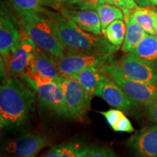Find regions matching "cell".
Masks as SVG:
<instances>
[{
    "mask_svg": "<svg viewBox=\"0 0 157 157\" xmlns=\"http://www.w3.org/2000/svg\"><path fill=\"white\" fill-rule=\"evenodd\" d=\"M35 90L18 78L8 76L0 87V126L11 130L28 122L34 110Z\"/></svg>",
    "mask_w": 157,
    "mask_h": 157,
    "instance_id": "1",
    "label": "cell"
},
{
    "mask_svg": "<svg viewBox=\"0 0 157 157\" xmlns=\"http://www.w3.org/2000/svg\"><path fill=\"white\" fill-rule=\"evenodd\" d=\"M48 17L68 53L111 54L119 49L109 43L103 35L82 30L71 20L46 11Z\"/></svg>",
    "mask_w": 157,
    "mask_h": 157,
    "instance_id": "2",
    "label": "cell"
},
{
    "mask_svg": "<svg viewBox=\"0 0 157 157\" xmlns=\"http://www.w3.org/2000/svg\"><path fill=\"white\" fill-rule=\"evenodd\" d=\"M41 13L17 15L20 26L34 41L37 48L52 55L56 59L62 58L65 56L66 49L48 17H44Z\"/></svg>",
    "mask_w": 157,
    "mask_h": 157,
    "instance_id": "3",
    "label": "cell"
},
{
    "mask_svg": "<svg viewBox=\"0 0 157 157\" xmlns=\"http://www.w3.org/2000/svg\"><path fill=\"white\" fill-rule=\"evenodd\" d=\"M102 70L133 101L144 108L157 98V83H145L131 79L121 72L117 62L105 65Z\"/></svg>",
    "mask_w": 157,
    "mask_h": 157,
    "instance_id": "4",
    "label": "cell"
},
{
    "mask_svg": "<svg viewBox=\"0 0 157 157\" xmlns=\"http://www.w3.org/2000/svg\"><path fill=\"white\" fill-rule=\"evenodd\" d=\"M56 58L37 48L25 73L21 76L31 87L56 81L60 77Z\"/></svg>",
    "mask_w": 157,
    "mask_h": 157,
    "instance_id": "5",
    "label": "cell"
},
{
    "mask_svg": "<svg viewBox=\"0 0 157 157\" xmlns=\"http://www.w3.org/2000/svg\"><path fill=\"white\" fill-rule=\"evenodd\" d=\"M57 81L63 90L71 118L77 121L84 120L90 108L91 96L73 78L60 76Z\"/></svg>",
    "mask_w": 157,
    "mask_h": 157,
    "instance_id": "6",
    "label": "cell"
},
{
    "mask_svg": "<svg viewBox=\"0 0 157 157\" xmlns=\"http://www.w3.org/2000/svg\"><path fill=\"white\" fill-rule=\"evenodd\" d=\"M112 62L113 55L111 54L67 53L57 59L59 73L64 77H71L88 68L103 67Z\"/></svg>",
    "mask_w": 157,
    "mask_h": 157,
    "instance_id": "7",
    "label": "cell"
},
{
    "mask_svg": "<svg viewBox=\"0 0 157 157\" xmlns=\"http://www.w3.org/2000/svg\"><path fill=\"white\" fill-rule=\"evenodd\" d=\"M95 95L101 98L109 105L133 117H138L140 109L135 103L114 82L109 78L101 82Z\"/></svg>",
    "mask_w": 157,
    "mask_h": 157,
    "instance_id": "8",
    "label": "cell"
},
{
    "mask_svg": "<svg viewBox=\"0 0 157 157\" xmlns=\"http://www.w3.org/2000/svg\"><path fill=\"white\" fill-rule=\"evenodd\" d=\"M21 36L16 20L11 12L2 4L0 13V53L2 58L9 62Z\"/></svg>",
    "mask_w": 157,
    "mask_h": 157,
    "instance_id": "9",
    "label": "cell"
},
{
    "mask_svg": "<svg viewBox=\"0 0 157 157\" xmlns=\"http://www.w3.org/2000/svg\"><path fill=\"white\" fill-rule=\"evenodd\" d=\"M117 63L121 72L131 79L145 83H157V66L139 58L131 52H127Z\"/></svg>",
    "mask_w": 157,
    "mask_h": 157,
    "instance_id": "10",
    "label": "cell"
},
{
    "mask_svg": "<svg viewBox=\"0 0 157 157\" xmlns=\"http://www.w3.org/2000/svg\"><path fill=\"white\" fill-rule=\"evenodd\" d=\"M43 106L58 117L71 119L65 102L63 93L58 81L32 87Z\"/></svg>",
    "mask_w": 157,
    "mask_h": 157,
    "instance_id": "11",
    "label": "cell"
},
{
    "mask_svg": "<svg viewBox=\"0 0 157 157\" xmlns=\"http://www.w3.org/2000/svg\"><path fill=\"white\" fill-rule=\"evenodd\" d=\"M49 145V141L39 133H27L8 142L5 146L7 154L16 157H36Z\"/></svg>",
    "mask_w": 157,
    "mask_h": 157,
    "instance_id": "12",
    "label": "cell"
},
{
    "mask_svg": "<svg viewBox=\"0 0 157 157\" xmlns=\"http://www.w3.org/2000/svg\"><path fill=\"white\" fill-rule=\"evenodd\" d=\"M36 49V45L30 37L25 34L22 35L8 62L9 76L16 78L22 76L28 68Z\"/></svg>",
    "mask_w": 157,
    "mask_h": 157,
    "instance_id": "13",
    "label": "cell"
},
{
    "mask_svg": "<svg viewBox=\"0 0 157 157\" xmlns=\"http://www.w3.org/2000/svg\"><path fill=\"white\" fill-rule=\"evenodd\" d=\"M127 145L135 157H157V124L132 135Z\"/></svg>",
    "mask_w": 157,
    "mask_h": 157,
    "instance_id": "14",
    "label": "cell"
},
{
    "mask_svg": "<svg viewBox=\"0 0 157 157\" xmlns=\"http://www.w3.org/2000/svg\"><path fill=\"white\" fill-rule=\"evenodd\" d=\"M63 16L71 20L82 30L90 34L101 35V24L97 11L75 10L63 7L60 9Z\"/></svg>",
    "mask_w": 157,
    "mask_h": 157,
    "instance_id": "15",
    "label": "cell"
},
{
    "mask_svg": "<svg viewBox=\"0 0 157 157\" xmlns=\"http://www.w3.org/2000/svg\"><path fill=\"white\" fill-rule=\"evenodd\" d=\"M71 78L76 79L87 93L93 97L95 95L96 90L101 82L106 79L107 76L103 73L102 67H91L74 74Z\"/></svg>",
    "mask_w": 157,
    "mask_h": 157,
    "instance_id": "16",
    "label": "cell"
},
{
    "mask_svg": "<svg viewBox=\"0 0 157 157\" xmlns=\"http://www.w3.org/2000/svg\"><path fill=\"white\" fill-rule=\"evenodd\" d=\"M130 13L131 12L124 14L127 30L121 50L126 53L134 50L147 34L146 31L133 20Z\"/></svg>",
    "mask_w": 157,
    "mask_h": 157,
    "instance_id": "17",
    "label": "cell"
},
{
    "mask_svg": "<svg viewBox=\"0 0 157 157\" xmlns=\"http://www.w3.org/2000/svg\"><path fill=\"white\" fill-rule=\"evenodd\" d=\"M90 148L78 141H71L52 146L42 157H85Z\"/></svg>",
    "mask_w": 157,
    "mask_h": 157,
    "instance_id": "18",
    "label": "cell"
},
{
    "mask_svg": "<svg viewBox=\"0 0 157 157\" xmlns=\"http://www.w3.org/2000/svg\"><path fill=\"white\" fill-rule=\"evenodd\" d=\"M8 5L17 15L25 13H41L45 12L44 6H51L56 8L54 0H7Z\"/></svg>",
    "mask_w": 157,
    "mask_h": 157,
    "instance_id": "19",
    "label": "cell"
},
{
    "mask_svg": "<svg viewBox=\"0 0 157 157\" xmlns=\"http://www.w3.org/2000/svg\"><path fill=\"white\" fill-rule=\"evenodd\" d=\"M133 20L144 30L147 34L155 36L157 13L156 9L150 7H139L131 11Z\"/></svg>",
    "mask_w": 157,
    "mask_h": 157,
    "instance_id": "20",
    "label": "cell"
},
{
    "mask_svg": "<svg viewBox=\"0 0 157 157\" xmlns=\"http://www.w3.org/2000/svg\"><path fill=\"white\" fill-rule=\"evenodd\" d=\"M131 52L139 58L157 66V38L154 35L147 34Z\"/></svg>",
    "mask_w": 157,
    "mask_h": 157,
    "instance_id": "21",
    "label": "cell"
},
{
    "mask_svg": "<svg viewBox=\"0 0 157 157\" xmlns=\"http://www.w3.org/2000/svg\"><path fill=\"white\" fill-rule=\"evenodd\" d=\"M101 24L102 33L116 20H123L124 15L122 10L117 6L104 3L96 9Z\"/></svg>",
    "mask_w": 157,
    "mask_h": 157,
    "instance_id": "22",
    "label": "cell"
},
{
    "mask_svg": "<svg viewBox=\"0 0 157 157\" xmlns=\"http://www.w3.org/2000/svg\"><path fill=\"white\" fill-rule=\"evenodd\" d=\"M126 30V23L123 20H116L105 29L103 35L109 43L119 49L124 41Z\"/></svg>",
    "mask_w": 157,
    "mask_h": 157,
    "instance_id": "23",
    "label": "cell"
},
{
    "mask_svg": "<svg viewBox=\"0 0 157 157\" xmlns=\"http://www.w3.org/2000/svg\"><path fill=\"white\" fill-rule=\"evenodd\" d=\"M105 3L104 0H64V7L75 10H95Z\"/></svg>",
    "mask_w": 157,
    "mask_h": 157,
    "instance_id": "24",
    "label": "cell"
},
{
    "mask_svg": "<svg viewBox=\"0 0 157 157\" xmlns=\"http://www.w3.org/2000/svg\"><path fill=\"white\" fill-rule=\"evenodd\" d=\"M98 112L103 116V117L105 118L109 125L112 129L114 128V127L119 122L121 118L124 115V113L123 111L117 109H111L108 111H98Z\"/></svg>",
    "mask_w": 157,
    "mask_h": 157,
    "instance_id": "25",
    "label": "cell"
},
{
    "mask_svg": "<svg viewBox=\"0 0 157 157\" xmlns=\"http://www.w3.org/2000/svg\"><path fill=\"white\" fill-rule=\"evenodd\" d=\"M85 157H118L111 148L105 146H95L90 149Z\"/></svg>",
    "mask_w": 157,
    "mask_h": 157,
    "instance_id": "26",
    "label": "cell"
},
{
    "mask_svg": "<svg viewBox=\"0 0 157 157\" xmlns=\"http://www.w3.org/2000/svg\"><path fill=\"white\" fill-rule=\"evenodd\" d=\"M113 130H114L115 132H123L128 133L135 132V129L132 126V123L129 121L128 118L125 116V114L121 118V119L117 124V125L113 129Z\"/></svg>",
    "mask_w": 157,
    "mask_h": 157,
    "instance_id": "27",
    "label": "cell"
},
{
    "mask_svg": "<svg viewBox=\"0 0 157 157\" xmlns=\"http://www.w3.org/2000/svg\"><path fill=\"white\" fill-rule=\"evenodd\" d=\"M113 5L120 8L124 14L129 13L137 7L135 0H112Z\"/></svg>",
    "mask_w": 157,
    "mask_h": 157,
    "instance_id": "28",
    "label": "cell"
},
{
    "mask_svg": "<svg viewBox=\"0 0 157 157\" xmlns=\"http://www.w3.org/2000/svg\"><path fill=\"white\" fill-rule=\"evenodd\" d=\"M145 111L149 120L157 123V98L145 107Z\"/></svg>",
    "mask_w": 157,
    "mask_h": 157,
    "instance_id": "29",
    "label": "cell"
},
{
    "mask_svg": "<svg viewBox=\"0 0 157 157\" xmlns=\"http://www.w3.org/2000/svg\"><path fill=\"white\" fill-rule=\"evenodd\" d=\"M137 5L139 7H151L152 5L151 4L149 0H135Z\"/></svg>",
    "mask_w": 157,
    "mask_h": 157,
    "instance_id": "30",
    "label": "cell"
},
{
    "mask_svg": "<svg viewBox=\"0 0 157 157\" xmlns=\"http://www.w3.org/2000/svg\"><path fill=\"white\" fill-rule=\"evenodd\" d=\"M149 2H150L152 5H154L157 7V0H149Z\"/></svg>",
    "mask_w": 157,
    "mask_h": 157,
    "instance_id": "31",
    "label": "cell"
},
{
    "mask_svg": "<svg viewBox=\"0 0 157 157\" xmlns=\"http://www.w3.org/2000/svg\"><path fill=\"white\" fill-rule=\"evenodd\" d=\"M105 1V3H109V4H111V5H113L112 0H104Z\"/></svg>",
    "mask_w": 157,
    "mask_h": 157,
    "instance_id": "32",
    "label": "cell"
},
{
    "mask_svg": "<svg viewBox=\"0 0 157 157\" xmlns=\"http://www.w3.org/2000/svg\"><path fill=\"white\" fill-rule=\"evenodd\" d=\"M156 13H157V10L156 9ZM155 36L157 38V22H156V31H155Z\"/></svg>",
    "mask_w": 157,
    "mask_h": 157,
    "instance_id": "33",
    "label": "cell"
},
{
    "mask_svg": "<svg viewBox=\"0 0 157 157\" xmlns=\"http://www.w3.org/2000/svg\"><path fill=\"white\" fill-rule=\"evenodd\" d=\"M55 2H56L57 3H62L64 0H54Z\"/></svg>",
    "mask_w": 157,
    "mask_h": 157,
    "instance_id": "34",
    "label": "cell"
},
{
    "mask_svg": "<svg viewBox=\"0 0 157 157\" xmlns=\"http://www.w3.org/2000/svg\"><path fill=\"white\" fill-rule=\"evenodd\" d=\"M7 157H16V156H7Z\"/></svg>",
    "mask_w": 157,
    "mask_h": 157,
    "instance_id": "35",
    "label": "cell"
}]
</instances>
